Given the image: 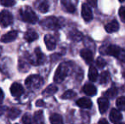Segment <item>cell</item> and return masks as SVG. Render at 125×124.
Instances as JSON below:
<instances>
[{
    "label": "cell",
    "mask_w": 125,
    "mask_h": 124,
    "mask_svg": "<svg viewBox=\"0 0 125 124\" xmlns=\"http://www.w3.org/2000/svg\"><path fill=\"white\" fill-rule=\"evenodd\" d=\"M77 105L83 109H88L92 106V101L88 98H81L77 101Z\"/></svg>",
    "instance_id": "2e32d148"
},
{
    "label": "cell",
    "mask_w": 125,
    "mask_h": 124,
    "mask_svg": "<svg viewBox=\"0 0 125 124\" xmlns=\"http://www.w3.org/2000/svg\"><path fill=\"white\" fill-rule=\"evenodd\" d=\"M35 120V123L37 124H45L44 123V119H43V114L42 111H37L34 114V116H33Z\"/></svg>",
    "instance_id": "cb8c5ba5"
},
{
    "label": "cell",
    "mask_w": 125,
    "mask_h": 124,
    "mask_svg": "<svg viewBox=\"0 0 125 124\" xmlns=\"http://www.w3.org/2000/svg\"><path fill=\"white\" fill-rule=\"evenodd\" d=\"M36 105L37 106H43V105H44V104H43V101L42 100V99L38 100V101H37V103H36Z\"/></svg>",
    "instance_id": "d590c367"
},
{
    "label": "cell",
    "mask_w": 125,
    "mask_h": 124,
    "mask_svg": "<svg viewBox=\"0 0 125 124\" xmlns=\"http://www.w3.org/2000/svg\"><path fill=\"white\" fill-rule=\"evenodd\" d=\"M98 105H99L100 112L101 114L105 113L109 107V101L105 97H101L98 99Z\"/></svg>",
    "instance_id": "4fadbf2b"
},
{
    "label": "cell",
    "mask_w": 125,
    "mask_h": 124,
    "mask_svg": "<svg viewBox=\"0 0 125 124\" xmlns=\"http://www.w3.org/2000/svg\"><path fill=\"white\" fill-rule=\"evenodd\" d=\"M123 75H124V77L125 78V71H124V74H123Z\"/></svg>",
    "instance_id": "b9f144b4"
},
{
    "label": "cell",
    "mask_w": 125,
    "mask_h": 124,
    "mask_svg": "<svg viewBox=\"0 0 125 124\" xmlns=\"http://www.w3.org/2000/svg\"><path fill=\"white\" fill-rule=\"evenodd\" d=\"M76 96V93L73 92V90H68V91L65 92L64 94H62L61 96V99H73Z\"/></svg>",
    "instance_id": "4dcf8cb0"
},
{
    "label": "cell",
    "mask_w": 125,
    "mask_h": 124,
    "mask_svg": "<svg viewBox=\"0 0 125 124\" xmlns=\"http://www.w3.org/2000/svg\"><path fill=\"white\" fill-rule=\"evenodd\" d=\"M119 17L122 21L125 22V7H121L119 10Z\"/></svg>",
    "instance_id": "836d02e7"
},
{
    "label": "cell",
    "mask_w": 125,
    "mask_h": 124,
    "mask_svg": "<svg viewBox=\"0 0 125 124\" xmlns=\"http://www.w3.org/2000/svg\"><path fill=\"white\" fill-rule=\"evenodd\" d=\"M10 93L15 98H20L24 93V88L21 84L18 83H14L10 87Z\"/></svg>",
    "instance_id": "30bf717a"
},
{
    "label": "cell",
    "mask_w": 125,
    "mask_h": 124,
    "mask_svg": "<svg viewBox=\"0 0 125 124\" xmlns=\"http://www.w3.org/2000/svg\"><path fill=\"white\" fill-rule=\"evenodd\" d=\"M24 38L26 42L28 43H31V42L35 41L38 38V33L33 30H28L25 33V36H24Z\"/></svg>",
    "instance_id": "ac0fdd59"
},
{
    "label": "cell",
    "mask_w": 125,
    "mask_h": 124,
    "mask_svg": "<svg viewBox=\"0 0 125 124\" xmlns=\"http://www.w3.org/2000/svg\"><path fill=\"white\" fill-rule=\"evenodd\" d=\"M44 42H45V45H46L47 48L49 50H53L55 48L56 46V40L52 35H46L44 37Z\"/></svg>",
    "instance_id": "7c38bea8"
},
{
    "label": "cell",
    "mask_w": 125,
    "mask_h": 124,
    "mask_svg": "<svg viewBox=\"0 0 125 124\" xmlns=\"http://www.w3.org/2000/svg\"><path fill=\"white\" fill-rule=\"evenodd\" d=\"M104 53L105 55L116 57L122 62H125V50L122 49L120 47L117 45H109L105 48Z\"/></svg>",
    "instance_id": "7a4b0ae2"
},
{
    "label": "cell",
    "mask_w": 125,
    "mask_h": 124,
    "mask_svg": "<svg viewBox=\"0 0 125 124\" xmlns=\"http://www.w3.org/2000/svg\"><path fill=\"white\" fill-rule=\"evenodd\" d=\"M87 3L89 6L93 7V8H95L97 6V0H87Z\"/></svg>",
    "instance_id": "e575fe53"
},
{
    "label": "cell",
    "mask_w": 125,
    "mask_h": 124,
    "mask_svg": "<svg viewBox=\"0 0 125 124\" xmlns=\"http://www.w3.org/2000/svg\"><path fill=\"white\" fill-rule=\"evenodd\" d=\"M21 114V111L16 108H11V109L9 111L8 116L10 119H15L19 116V115Z\"/></svg>",
    "instance_id": "83f0119b"
},
{
    "label": "cell",
    "mask_w": 125,
    "mask_h": 124,
    "mask_svg": "<svg viewBox=\"0 0 125 124\" xmlns=\"http://www.w3.org/2000/svg\"><path fill=\"white\" fill-rule=\"evenodd\" d=\"M123 116L118 109H112L110 112V120L112 123H118L120 120H122Z\"/></svg>",
    "instance_id": "9a60e30c"
},
{
    "label": "cell",
    "mask_w": 125,
    "mask_h": 124,
    "mask_svg": "<svg viewBox=\"0 0 125 124\" xmlns=\"http://www.w3.org/2000/svg\"><path fill=\"white\" fill-rule=\"evenodd\" d=\"M119 1H120L121 3H123V2H125V0H119Z\"/></svg>",
    "instance_id": "60d3db41"
},
{
    "label": "cell",
    "mask_w": 125,
    "mask_h": 124,
    "mask_svg": "<svg viewBox=\"0 0 125 124\" xmlns=\"http://www.w3.org/2000/svg\"><path fill=\"white\" fill-rule=\"evenodd\" d=\"M57 91H58V88L55 86V85L52 84V85H50V86L47 87L46 89L43 92V94L44 96L49 97V96H51V95H53V94H54Z\"/></svg>",
    "instance_id": "44dd1931"
},
{
    "label": "cell",
    "mask_w": 125,
    "mask_h": 124,
    "mask_svg": "<svg viewBox=\"0 0 125 124\" xmlns=\"http://www.w3.org/2000/svg\"><path fill=\"white\" fill-rule=\"evenodd\" d=\"M116 105L119 111H125V97H119L116 101Z\"/></svg>",
    "instance_id": "4316f807"
},
{
    "label": "cell",
    "mask_w": 125,
    "mask_h": 124,
    "mask_svg": "<svg viewBox=\"0 0 125 124\" xmlns=\"http://www.w3.org/2000/svg\"><path fill=\"white\" fill-rule=\"evenodd\" d=\"M25 83L28 88L32 90H37L43 84V80L38 75H31L26 79Z\"/></svg>",
    "instance_id": "3957f363"
},
{
    "label": "cell",
    "mask_w": 125,
    "mask_h": 124,
    "mask_svg": "<svg viewBox=\"0 0 125 124\" xmlns=\"http://www.w3.org/2000/svg\"><path fill=\"white\" fill-rule=\"evenodd\" d=\"M83 91L84 94H87V95H89V96H93L97 93L96 88L93 84H90V83H89V84L84 85L83 88Z\"/></svg>",
    "instance_id": "d6986e66"
},
{
    "label": "cell",
    "mask_w": 125,
    "mask_h": 124,
    "mask_svg": "<svg viewBox=\"0 0 125 124\" xmlns=\"http://www.w3.org/2000/svg\"><path fill=\"white\" fill-rule=\"evenodd\" d=\"M22 123L23 124H35V120L31 116V115L26 113L22 116Z\"/></svg>",
    "instance_id": "f546056e"
},
{
    "label": "cell",
    "mask_w": 125,
    "mask_h": 124,
    "mask_svg": "<svg viewBox=\"0 0 125 124\" xmlns=\"http://www.w3.org/2000/svg\"><path fill=\"white\" fill-rule=\"evenodd\" d=\"M105 28V31L109 33L115 32V31H117L119 29V24L117 20H112V21H111L110 23L106 24Z\"/></svg>",
    "instance_id": "e0dca14e"
},
{
    "label": "cell",
    "mask_w": 125,
    "mask_h": 124,
    "mask_svg": "<svg viewBox=\"0 0 125 124\" xmlns=\"http://www.w3.org/2000/svg\"><path fill=\"white\" fill-rule=\"evenodd\" d=\"M98 124H109V123L105 119H100L99 121V123H98Z\"/></svg>",
    "instance_id": "8d00e7d4"
},
{
    "label": "cell",
    "mask_w": 125,
    "mask_h": 124,
    "mask_svg": "<svg viewBox=\"0 0 125 124\" xmlns=\"http://www.w3.org/2000/svg\"><path fill=\"white\" fill-rule=\"evenodd\" d=\"M1 54H2V48H0V55H1Z\"/></svg>",
    "instance_id": "ab89813d"
},
{
    "label": "cell",
    "mask_w": 125,
    "mask_h": 124,
    "mask_svg": "<svg viewBox=\"0 0 125 124\" xmlns=\"http://www.w3.org/2000/svg\"><path fill=\"white\" fill-rule=\"evenodd\" d=\"M50 121L51 124H64L61 116L59 114H56V113L51 115L50 117Z\"/></svg>",
    "instance_id": "7402d4cb"
},
{
    "label": "cell",
    "mask_w": 125,
    "mask_h": 124,
    "mask_svg": "<svg viewBox=\"0 0 125 124\" xmlns=\"http://www.w3.org/2000/svg\"><path fill=\"white\" fill-rule=\"evenodd\" d=\"M104 95L105 96V98H109V99H113L117 95V88L115 87H112V88H109L106 92L105 93Z\"/></svg>",
    "instance_id": "d4e9b609"
},
{
    "label": "cell",
    "mask_w": 125,
    "mask_h": 124,
    "mask_svg": "<svg viewBox=\"0 0 125 124\" xmlns=\"http://www.w3.org/2000/svg\"><path fill=\"white\" fill-rule=\"evenodd\" d=\"M115 124H125L124 123H115Z\"/></svg>",
    "instance_id": "f35d334b"
},
{
    "label": "cell",
    "mask_w": 125,
    "mask_h": 124,
    "mask_svg": "<svg viewBox=\"0 0 125 124\" xmlns=\"http://www.w3.org/2000/svg\"><path fill=\"white\" fill-rule=\"evenodd\" d=\"M44 60V55L42 53L41 49L39 48H36L32 56H28V61H29L30 64L33 65V66H38V65L43 64Z\"/></svg>",
    "instance_id": "8992f818"
},
{
    "label": "cell",
    "mask_w": 125,
    "mask_h": 124,
    "mask_svg": "<svg viewBox=\"0 0 125 124\" xmlns=\"http://www.w3.org/2000/svg\"><path fill=\"white\" fill-rule=\"evenodd\" d=\"M82 16L86 22H89L93 19V13L91 8L88 3H83L82 5Z\"/></svg>",
    "instance_id": "ba28073f"
},
{
    "label": "cell",
    "mask_w": 125,
    "mask_h": 124,
    "mask_svg": "<svg viewBox=\"0 0 125 124\" xmlns=\"http://www.w3.org/2000/svg\"><path fill=\"white\" fill-rule=\"evenodd\" d=\"M98 77V71L94 66H90L89 71V78L91 82H95Z\"/></svg>",
    "instance_id": "603a6c76"
},
{
    "label": "cell",
    "mask_w": 125,
    "mask_h": 124,
    "mask_svg": "<svg viewBox=\"0 0 125 124\" xmlns=\"http://www.w3.org/2000/svg\"><path fill=\"white\" fill-rule=\"evenodd\" d=\"M34 6L41 13H47L50 10V3L48 0H37Z\"/></svg>",
    "instance_id": "9c48e42d"
},
{
    "label": "cell",
    "mask_w": 125,
    "mask_h": 124,
    "mask_svg": "<svg viewBox=\"0 0 125 124\" xmlns=\"http://www.w3.org/2000/svg\"><path fill=\"white\" fill-rule=\"evenodd\" d=\"M3 98V90L0 88V99H2Z\"/></svg>",
    "instance_id": "74e56055"
},
{
    "label": "cell",
    "mask_w": 125,
    "mask_h": 124,
    "mask_svg": "<svg viewBox=\"0 0 125 124\" xmlns=\"http://www.w3.org/2000/svg\"><path fill=\"white\" fill-rule=\"evenodd\" d=\"M70 38L73 41L78 42L83 39V34L78 31H73L70 32Z\"/></svg>",
    "instance_id": "484cf974"
},
{
    "label": "cell",
    "mask_w": 125,
    "mask_h": 124,
    "mask_svg": "<svg viewBox=\"0 0 125 124\" xmlns=\"http://www.w3.org/2000/svg\"><path fill=\"white\" fill-rule=\"evenodd\" d=\"M80 55L83 59L86 61L87 64H89L93 61V53L90 51L89 49H87V48H83L80 51Z\"/></svg>",
    "instance_id": "5bb4252c"
},
{
    "label": "cell",
    "mask_w": 125,
    "mask_h": 124,
    "mask_svg": "<svg viewBox=\"0 0 125 124\" xmlns=\"http://www.w3.org/2000/svg\"><path fill=\"white\" fill-rule=\"evenodd\" d=\"M0 3L5 7H11L15 4V0H0Z\"/></svg>",
    "instance_id": "1f68e13d"
},
{
    "label": "cell",
    "mask_w": 125,
    "mask_h": 124,
    "mask_svg": "<svg viewBox=\"0 0 125 124\" xmlns=\"http://www.w3.org/2000/svg\"><path fill=\"white\" fill-rule=\"evenodd\" d=\"M62 5L65 10L69 13H73L75 11V5L70 0H62Z\"/></svg>",
    "instance_id": "ffe728a7"
},
{
    "label": "cell",
    "mask_w": 125,
    "mask_h": 124,
    "mask_svg": "<svg viewBox=\"0 0 125 124\" xmlns=\"http://www.w3.org/2000/svg\"><path fill=\"white\" fill-rule=\"evenodd\" d=\"M96 65H97V66L99 68H102L104 67V66L106 65V63H105V60H104L103 58H101V57H100V58L97 59V61H96Z\"/></svg>",
    "instance_id": "d6a6232c"
},
{
    "label": "cell",
    "mask_w": 125,
    "mask_h": 124,
    "mask_svg": "<svg viewBox=\"0 0 125 124\" xmlns=\"http://www.w3.org/2000/svg\"><path fill=\"white\" fill-rule=\"evenodd\" d=\"M13 23V15L8 10H3L0 13V26L7 27Z\"/></svg>",
    "instance_id": "52a82bcc"
},
{
    "label": "cell",
    "mask_w": 125,
    "mask_h": 124,
    "mask_svg": "<svg viewBox=\"0 0 125 124\" xmlns=\"http://www.w3.org/2000/svg\"><path fill=\"white\" fill-rule=\"evenodd\" d=\"M68 73H69V66L66 63H62L58 66L57 70H56L54 81L57 83H61L67 76Z\"/></svg>",
    "instance_id": "277c9868"
},
{
    "label": "cell",
    "mask_w": 125,
    "mask_h": 124,
    "mask_svg": "<svg viewBox=\"0 0 125 124\" xmlns=\"http://www.w3.org/2000/svg\"><path fill=\"white\" fill-rule=\"evenodd\" d=\"M20 15H21V18L24 21L30 24H35L38 20V18L36 14H35V12L29 6H25L22 9H21Z\"/></svg>",
    "instance_id": "6da1fadb"
},
{
    "label": "cell",
    "mask_w": 125,
    "mask_h": 124,
    "mask_svg": "<svg viewBox=\"0 0 125 124\" xmlns=\"http://www.w3.org/2000/svg\"><path fill=\"white\" fill-rule=\"evenodd\" d=\"M40 25L44 29H50V30H55V29H59L61 27L59 19L54 16H50L43 19Z\"/></svg>",
    "instance_id": "5b68a950"
},
{
    "label": "cell",
    "mask_w": 125,
    "mask_h": 124,
    "mask_svg": "<svg viewBox=\"0 0 125 124\" xmlns=\"http://www.w3.org/2000/svg\"><path fill=\"white\" fill-rule=\"evenodd\" d=\"M17 36H18V32L16 31H11L3 35L0 40L2 43H10V42H13L14 40L16 39Z\"/></svg>",
    "instance_id": "8fae6325"
},
{
    "label": "cell",
    "mask_w": 125,
    "mask_h": 124,
    "mask_svg": "<svg viewBox=\"0 0 125 124\" xmlns=\"http://www.w3.org/2000/svg\"><path fill=\"white\" fill-rule=\"evenodd\" d=\"M109 79H110V76H109L108 71H104L101 73L100 76V84H106L108 83Z\"/></svg>",
    "instance_id": "f1b7e54d"
}]
</instances>
